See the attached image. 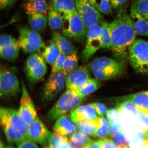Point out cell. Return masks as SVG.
Returning <instances> with one entry per match:
<instances>
[{"instance_id": "obj_1", "label": "cell", "mask_w": 148, "mask_h": 148, "mask_svg": "<svg viewBox=\"0 0 148 148\" xmlns=\"http://www.w3.org/2000/svg\"><path fill=\"white\" fill-rule=\"evenodd\" d=\"M111 49L116 60L124 64L129 57L130 50L136 38V33L130 14L124 9L117 13L110 23Z\"/></svg>"}, {"instance_id": "obj_2", "label": "cell", "mask_w": 148, "mask_h": 148, "mask_svg": "<svg viewBox=\"0 0 148 148\" xmlns=\"http://www.w3.org/2000/svg\"><path fill=\"white\" fill-rule=\"evenodd\" d=\"M0 120L2 128L9 143L18 144L29 139L28 126L16 109L1 107Z\"/></svg>"}, {"instance_id": "obj_3", "label": "cell", "mask_w": 148, "mask_h": 148, "mask_svg": "<svg viewBox=\"0 0 148 148\" xmlns=\"http://www.w3.org/2000/svg\"><path fill=\"white\" fill-rule=\"evenodd\" d=\"M86 99V97H81L66 90L46 114L45 116V121L49 123H52L66 113L76 108Z\"/></svg>"}, {"instance_id": "obj_4", "label": "cell", "mask_w": 148, "mask_h": 148, "mask_svg": "<svg viewBox=\"0 0 148 148\" xmlns=\"http://www.w3.org/2000/svg\"><path fill=\"white\" fill-rule=\"evenodd\" d=\"M123 65L116 60L103 57L94 59L91 63V67L95 78L103 81L121 75L123 71Z\"/></svg>"}, {"instance_id": "obj_5", "label": "cell", "mask_w": 148, "mask_h": 148, "mask_svg": "<svg viewBox=\"0 0 148 148\" xmlns=\"http://www.w3.org/2000/svg\"><path fill=\"white\" fill-rule=\"evenodd\" d=\"M129 59L137 73H148V41L140 39L135 40L130 50Z\"/></svg>"}, {"instance_id": "obj_6", "label": "cell", "mask_w": 148, "mask_h": 148, "mask_svg": "<svg viewBox=\"0 0 148 148\" xmlns=\"http://www.w3.org/2000/svg\"><path fill=\"white\" fill-rule=\"evenodd\" d=\"M63 17L67 24L63 29V36L77 42H84L86 38L87 29L77 10L63 15Z\"/></svg>"}, {"instance_id": "obj_7", "label": "cell", "mask_w": 148, "mask_h": 148, "mask_svg": "<svg viewBox=\"0 0 148 148\" xmlns=\"http://www.w3.org/2000/svg\"><path fill=\"white\" fill-rule=\"evenodd\" d=\"M18 31V44L24 52L30 54L37 53L45 47L43 39L38 32L25 27H20Z\"/></svg>"}, {"instance_id": "obj_8", "label": "cell", "mask_w": 148, "mask_h": 148, "mask_svg": "<svg viewBox=\"0 0 148 148\" xmlns=\"http://www.w3.org/2000/svg\"><path fill=\"white\" fill-rule=\"evenodd\" d=\"M25 71L31 84H36L41 80L47 71L46 62L42 55L38 53L29 55L25 61Z\"/></svg>"}, {"instance_id": "obj_9", "label": "cell", "mask_w": 148, "mask_h": 148, "mask_svg": "<svg viewBox=\"0 0 148 148\" xmlns=\"http://www.w3.org/2000/svg\"><path fill=\"white\" fill-rule=\"evenodd\" d=\"M67 75L63 71L51 74L42 88V96L44 100L51 101L57 97L66 86Z\"/></svg>"}, {"instance_id": "obj_10", "label": "cell", "mask_w": 148, "mask_h": 148, "mask_svg": "<svg viewBox=\"0 0 148 148\" xmlns=\"http://www.w3.org/2000/svg\"><path fill=\"white\" fill-rule=\"evenodd\" d=\"M76 10L87 29L104 21L101 13L88 0H75Z\"/></svg>"}, {"instance_id": "obj_11", "label": "cell", "mask_w": 148, "mask_h": 148, "mask_svg": "<svg viewBox=\"0 0 148 148\" xmlns=\"http://www.w3.org/2000/svg\"><path fill=\"white\" fill-rule=\"evenodd\" d=\"M20 84L16 76L10 70L4 67L0 70V93L3 98L11 97L20 91Z\"/></svg>"}, {"instance_id": "obj_12", "label": "cell", "mask_w": 148, "mask_h": 148, "mask_svg": "<svg viewBox=\"0 0 148 148\" xmlns=\"http://www.w3.org/2000/svg\"><path fill=\"white\" fill-rule=\"evenodd\" d=\"M101 24H96L87 30L86 45L82 52L83 58L85 61L89 60L96 52L101 48Z\"/></svg>"}, {"instance_id": "obj_13", "label": "cell", "mask_w": 148, "mask_h": 148, "mask_svg": "<svg viewBox=\"0 0 148 148\" xmlns=\"http://www.w3.org/2000/svg\"><path fill=\"white\" fill-rule=\"evenodd\" d=\"M21 83L22 92L18 111L22 118L29 125L38 116L34 103L23 79H21Z\"/></svg>"}, {"instance_id": "obj_14", "label": "cell", "mask_w": 148, "mask_h": 148, "mask_svg": "<svg viewBox=\"0 0 148 148\" xmlns=\"http://www.w3.org/2000/svg\"><path fill=\"white\" fill-rule=\"evenodd\" d=\"M90 77V71L86 66L77 67L67 75L66 83V90L77 94L79 89Z\"/></svg>"}, {"instance_id": "obj_15", "label": "cell", "mask_w": 148, "mask_h": 148, "mask_svg": "<svg viewBox=\"0 0 148 148\" xmlns=\"http://www.w3.org/2000/svg\"><path fill=\"white\" fill-rule=\"evenodd\" d=\"M20 47L18 40L10 35L3 34L0 37V55L8 61L16 60L19 54Z\"/></svg>"}, {"instance_id": "obj_16", "label": "cell", "mask_w": 148, "mask_h": 148, "mask_svg": "<svg viewBox=\"0 0 148 148\" xmlns=\"http://www.w3.org/2000/svg\"><path fill=\"white\" fill-rule=\"evenodd\" d=\"M51 133L38 116L29 125V139L42 145L45 146L48 143Z\"/></svg>"}, {"instance_id": "obj_17", "label": "cell", "mask_w": 148, "mask_h": 148, "mask_svg": "<svg viewBox=\"0 0 148 148\" xmlns=\"http://www.w3.org/2000/svg\"><path fill=\"white\" fill-rule=\"evenodd\" d=\"M95 108L92 104L83 105L72 110L69 114L74 123L82 121H92L99 119Z\"/></svg>"}, {"instance_id": "obj_18", "label": "cell", "mask_w": 148, "mask_h": 148, "mask_svg": "<svg viewBox=\"0 0 148 148\" xmlns=\"http://www.w3.org/2000/svg\"><path fill=\"white\" fill-rule=\"evenodd\" d=\"M69 116L64 115L56 120L53 127V132L60 136H71L76 132L77 127Z\"/></svg>"}, {"instance_id": "obj_19", "label": "cell", "mask_w": 148, "mask_h": 148, "mask_svg": "<svg viewBox=\"0 0 148 148\" xmlns=\"http://www.w3.org/2000/svg\"><path fill=\"white\" fill-rule=\"evenodd\" d=\"M130 16L136 35L148 37V21L139 13L133 4Z\"/></svg>"}, {"instance_id": "obj_20", "label": "cell", "mask_w": 148, "mask_h": 148, "mask_svg": "<svg viewBox=\"0 0 148 148\" xmlns=\"http://www.w3.org/2000/svg\"><path fill=\"white\" fill-rule=\"evenodd\" d=\"M23 5L27 15L38 13L47 15L50 7L45 0H24Z\"/></svg>"}, {"instance_id": "obj_21", "label": "cell", "mask_w": 148, "mask_h": 148, "mask_svg": "<svg viewBox=\"0 0 148 148\" xmlns=\"http://www.w3.org/2000/svg\"><path fill=\"white\" fill-rule=\"evenodd\" d=\"M52 36L61 53L68 56L77 53L73 44L66 37L56 31H53Z\"/></svg>"}, {"instance_id": "obj_22", "label": "cell", "mask_w": 148, "mask_h": 148, "mask_svg": "<svg viewBox=\"0 0 148 148\" xmlns=\"http://www.w3.org/2000/svg\"><path fill=\"white\" fill-rule=\"evenodd\" d=\"M28 23L31 29L38 33L45 29L48 23L46 15L33 13L28 14Z\"/></svg>"}, {"instance_id": "obj_23", "label": "cell", "mask_w": 148, "mask_h": 148, "mask_svg": "<svg viewBox=\"0 0 148 148\" xmlns=\"http://www.w3.org/2000/svg\"><path fill=\"white\" fill-rule=\"evenodd\" d=\"M50 5L57 12L64 15L76 10L75 0H49Z\"/></svg>"}, {"instance_id": "obj_24", "label": "cell", "mask_w": 148, "mask_h": 148, "mask_svg": "<svg viewBox=\"0 0 148 148\" xmlns=\"http://www.w3.org/2000/svg\"><path fill=\"white\" fill-rule=\"evenodd\" d=\"M47 18L49 26L53 30L57 31L63 29L64 20L63 16L51 5L47 14Z\"/></svg>"}, {"instance_id": "obj_25", "label": "cell", "mask_w": 148, "mask_h": 148, "mask_svg": "<svg viewBox=\"0 0 148 148\" xmlns=\"http://www.w3.org/2000/svg\"><path fill=\"white\" fill-rule=\"evenodd\" d=\"M60 53L58 46L52 40L49 45L45 46L42 50V55L46 62L52 66Z\"/></svg>"}, {"instance_id": "obj_26", "label": "cell", "mask_w": 148, "mask_h": 148, "mask_svg": "<svg viewBox=\"0 0 148 148\" xmlns=\"http://www.w3.org/2000/svg\"><path fill=\"white\" fill-rule=\"evenodd\" d=\"M75 124L79 132L89 136H94L99 125V118L92 121H80Z\"/></svg>"}, {"instance_id": "obj_27", "label": "cell", "mask_w": 148, "mask_h": 148, "mask_svg": "<svg viewBox=\"0 0 148 148\" xmlns=\"http://www.w3.org/2000/svg\"><path fill=\"white\" fill-rule=\"evenodd\" d=\"M92 141L89 137L81 132L74 133L69 139L71 148H83Z\"/></svg>"}, {"instance_id": "obj_28", "label": "cell", "mask_w": 148, "mask_h": 148, "mask_svg": "<svg viewBox=\"0 0 148 148\" xmlns=\"http://www.w3.org/2000/svg\"><path fill=\"white\" fill-rule=\"evenodd\" d=\"M125 99L132 101L137 108L148 110V91L129 95Z\"/></svg>"}, {"instance_id": "obj_29", "label": "cell", "mask_w": 148, "mask_h": 148, "mask_svg": "<svg viewBox=\"0 0 148 148\" xmlns=\"http://www.w3.org/2000/svg\"><path fill=\"white\" fill-rule=\"evenodd\" d=\"M101 86L100 81L97 79L90 78L81 87L77 92V94L82 97L92 93L97 90Z\"/></svg>"}, {"instance_id": "obj_30", "label": "cell", "mask_w": 148, "mask_h": 148, "mask_svg": "<svg viewBox=\"0 0 148 148\" xmlns=\"http://www.w3.org/2000/svg\"><path fill=\"white\" fill-rule=\"evenodd\" d=\"M48 143L52 148H71L67 137L51 133Z\"/></svg>"}, {"instance_id": "obj_31", "label": "cell", "mask_w": 148, "mask_h": 148, "mask_svg": "<svg viewBox=\"0 0 148 148\" xmlns=\"http://www.w3.org/2000/svg\"><path fill=\"white\" fill-rule=\"evenodd\" d=\"M101 38V48L110 49L111 38L110 23L104 21L102 23Z\"/></svg>"}, {"instance_id": "obj_32", "label": "cell", "mask_w": 148, "mask_h": 148, "mask_svg": "<svg viewBox=\"0 0 148 148\" xmlns=\"http://www.w3.org/2000/svg\"><path fill=\"white\" fill-rule=\"evenodd\" d=\"M110 122L105 118L101 116L100 117L99 125L94 136L103 139L110 136Z\"/></svg>"}, {"instance_id": "obj_33", "label": "cell", "mask_w": 148, "mask_h": 148, "mask_svg": "<svg viewBox=\"0 0 148 148\" xmlns=\"http://www.w3.org/2000/svg\"><path fill=\"white\" fill-rule=\"evenodd\" d=\"M78 59L76 53L66 56L62 71L67 75L78 67Z\"/></svg>"}, {"instance_id": "obj_34", "label": "cell", "mask_w": 148, "mask_h": 148, "mask_svg": "<svg viewBox=\"0 0 148 148\" xmlns=\"http://www.w3.org/2000/svg\"><path fill=\"white\" fill-rule=\"evenodd\" d=\"M133 4L139 13L148 21V0H136Z\"/></svg>"}, {"instance_id": "obj_35", "label": "cell", "mask_w": 148, "mask_h": 148, "mask_svg": "<svg viewBox=\"0 0 148 148\" xmlns=\"http://www.w3.org/2000/svg\"><path fill=\"white\" fill-rule=\"evenodd\" d=\"M113 142L116 145L121 148H127L129 143L125 135L122 131H120L112 137Z\"/></svg>"}, {"instance_id": "obj_36", "label": "cell", "mask_w": 148, "mask_h": 148, "mask_svg": "<svg viewBox=\"0 0 148 148\" xmlns=\"http://www.w3.org/2000/svg\"><path fill=\"white\" fill-rule=\"evenodd\" d=\"M112 8L110 0H99L98 1L97 9L101 14L106 15L112 14Z\"/></svg>"}, {"instance_id": "obj_37", "label": "cell", "mask_w": 148, "mask_h": 148, "mask_svg": "<svg viewBox=\"0 0 148 148\" xmlns=\"http://www.w3.org/2000/svg\"><path fill=\"white\" fill-rule=\"evenodd\" d=\"M125 100L118 105L117 109L118 110H123L130 111L133 113L138 118L139 112L137 107L135 106L132 101L127 100Z\"/></svg>"}, {"instance_id": "obj_38", "label": "cell", "mask_w": 148, "mask_h": 148, "mask_svg": "<svg viewBox=\"0 0 148 148\" xmlns=\"http://www.w3.org/2000/svg\"><path fill=\"white\" fill-rule=\"evenodd\" d=\"M66 56L62 53L60 54L52 66L51 74H54L62 71L64 63Z\"/></svg>"}, {"instance_id": "obj_39", "label": "cell", "mask_w": 148, "mask_h": 148, "mask_svg": "<svg viewBox=\"0 0 148 148\" xmlns=\"http://www.w3.org/2000/svg\"><path fill=\"white\" fill-rule=\"evenodd\" d=\"M139 112L138 118L142 129H148V110L137 108Z\"/></svg>"}, {"instance_id": "obj_40", "label": "cell", "mask_w": 148, "mask_h": 148, "mask_svg": "<svg viewBox=\"0 0 148 148\" xmlns=\"http://www.w3.org/2000/svg\"><path fill=\"white\" fill-rule=\"evenodd\" d=\"M119 111L117 108H112L110 109L107 112L106 117L109 121L112 123V122L118 121L119 119Z\"/></svg>"}, {"instance_id": "obj_41", "label": "cell", "mask_w": 148, "mask_h": 148, "mask_svg": "<svg viewBox=\"0 0 148 148\" xmlns=\"http://www.w3.org/2000/svg\"><path fill=\"white\" fill-rule=\"evenodd\" d=\"M95 108L98 114L101 116L106 114L107 112V107L103 103H95L92 104Z\"/></svg>"}, {"instance_id": "obj_42", "label": "cell", "mask_w": 148, "mask_h": 148, "mask_svg": "<svg viewBox=\"0 0 148 148\" xmlns=\"http://www.w3.org/2000/svg\"><path fill=\"white\" fill-rule=\"evenodd\" d=\"M18 148H39L35 142L27 139L18 144Z\"/></svg>"}, {"instance_id": "obj_43", "label": "cell", "mask_w": 148, "mask_h": 148, "mask_svg": "<svg viewBox=\"0 0 148 148\" xmlns=\"http://www.w3.org/2000/svg\"><path fill=\"white\" fill-rule=\"evenodd\" d=\"M99 140L102 148H121L115 145L112 140L110 139H103Z\"/></svg>"}, {"instance_id": "obj_44", "label": "cell", "mask_w": 148, "mask_h": 148, "mask_svg": "<svg viewBox=\"0 0 148 148\" xmlns=\"http://www.w3.org/2000/svg\"><path fill=\"white\" fill-rule=\"evenodd\" d=\"M110 132V136L112 137L116 133L121 130L122 125L118 121L112 122Z\"/></svg>"}, {"instance_id": "obj_45", "label": "cell", "mask_w": 148, "mask_h": 148, "mask_svg": "<svg viewBox=\"0 0 148 148\" xmlns=\"http://www.w3.org/2000/svg\"><path fill=\"white\" fill-rule=\"evenodd\" d=\"M17 0H0V9L3 10L9 8L16 2Z\"/></svg>"}, {"instance_id": "obj_46", "label": "cell", "mask_w": 148, "mask_h": 148, "mask_svg": "<svg viewBox=\"0 0 148 148\" xmlns=\"http://www.w3.org/2000/svg\"><path fill=\"white\" fill-rule=\"evenodd\" d=\"M111 7L114 9L120 8L127 2V0H110Z\"/></svg>"}, {"instance_id": "obj_47", "label": "cell", "mask_w": 148, "mask_h": 148, "mask_svg": "<svg viewBox=\"0 0 148 148\" xmlns=\"http://www.w3.org/2000/svg\"><path fill=\"white\" fill-rule=\"evenodd\" d=\"M83 148H102L99 140L92 141Z\"/></svg>"}, {"instance_id": "obj_48", "label": "cell", "mask_w": 148, "mask_h": 148, "mask_svg": "<svg viewBox=\"0 0 148 148\" xmlns=\"http://www.w3.org/2000/svg\"><path fill=\"white\" fill-rule=\"evenodd\" d=\"M90 4L97 8V2L99 0H88Z\"/></svg>"}, {"instance_id": "obj_49", "label": "cell", "mask_w": 148, "mask_h": 148, "mask_svg": "<svg viewBox=\"0 0 148 148\" xmlns=\"http://www.w3.org/2000/svg\"><path fill=\"white\" fill-rule=\"evenodd\" d=\"M0 148H14L11 146H5L4 143L2 141L1 142V145H0Z\"/></svg>"}, {"instance_id": "obj_50", "label": "cell", "mask_w": 148, "mask_h": 148, "mask_svg": "<svg viewBox=\"0 0 148 148\" xmlns=\"http://www.w3.org/2000/svg\"><path fill=\"white\" fill-rule=\"evenodd\" d=\"M44 148H52L51 147H50L49 146V147H44Z\"/></svg>"}, {"instance_id": "obj_51", "label": "cell", "mask_w": 148, "mask_h": 148, "mask_svg": "<svg viewBox=\"0 0 148 148\" xmlns=\"http://www.w3.org/2000/svg\"></svg>"}]
</instances>
